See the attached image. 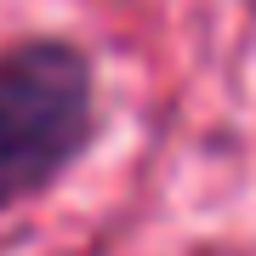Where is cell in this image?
<instances>
[{"mask_svg": "<svg viewBox=\"0 0 256 256\" xmlns=\"http://www.w3.org/2000/svg\"><path fill=\"white\" fill-rule=\"evenodd\" d=\"M92 137V63L68 40L0 52V210L40 194Z\"/></svg>", "mask_w": 256, "mask_h": 256, "instance_id": "obj_1", "label": "cell"}]
</instances>
